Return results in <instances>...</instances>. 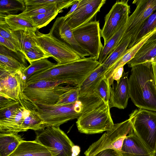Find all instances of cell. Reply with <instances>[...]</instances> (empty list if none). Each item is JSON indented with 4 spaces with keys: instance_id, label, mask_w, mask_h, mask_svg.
<instances>
[{
    "instance_id": "cell-1",
    "label": "cell",
    "mask_w": 156,
    "mask_h": 156,
    "mask_svg": "<svg viewBox=\"0 0 156 156\" xmlns=\"http://www.w3.org/2000/svg\"><path fill=\"white\" fill-rule=\"evenodd\" d=\"M131 68L128 83L132 101L139 108L156 112V87L152 62Z\"/></svg>"
},
{
    "instance_id": "cell-2",
    "label": "cell",
    "mask_w": 156,
    "mask_h": 156,
    "mask_svg": "<svg viewBox=\"0 0 156 156\" xmlns=\"http://www.w3.org/2000/svg\"><path fill=\"white\" fill-rule=\"evenodd\" d=\"M62 81L39 80L25 86L23 91L24 101L31 105L55 104L61 97L73 87Z\"/></svg>"
},
{
    "instance_id": "cell-3",
    "label": "cell",
    "mask_w": 156,
    "mask_h": 156,
    "mask_svg": "<svg viewBox=\"0 0 156 156\" xmlns=\"http://www.w3.org/2000/svg\"><path fill=\"white\" fill-rule=\"evenodd\" d=\"M45 125L59 127L69 121L77 119L85 109L82 98L74 104L65 105L33 104Z\"/></svg>"
},
{
    "instance_id": "cell-4",
    "label": "cell",
    "mask_w": 156,
    "mask_h": 156,
    "mask_svg": "<svg viewBox=\"0 0 156 156\" xmlns=\"http://www.w3.org/2000/svg\"><path fill=\"white\" fill-rule=\"evenodd\" d=\"M108 103L104 102L84 111L76 123L79 132L88 134L102 133L111 130L114 123Z\"/></svg>"
},
{
    "instance_id": "cell-5",
    "label": "cell",
    "mask_w": 156,
    "mask_h": 156,
    "mask_svg": "<svg viewBox=\"0 0 156 156\" xmlns=\"http://www.w3.org/2000/svg\"><path fill=\"white\" fill-rule=\"evenodd\" d=\"M39 131L36 132L35 140L48 148L52 156H79L80 147L59 127H48Z\"/></svg>"
},
{
    "instance_id": "cell-6",
    "label": "cell",
    "mask_w": 156,
    "mask_h": 156,
    "mask_svg": "<svg viewBox=\"0 0 156 156\" xmlns=\"http://www.w3.org/2000/svg\"><path fill=\"white\" fill-rule=\"evenodd\" d=\"M133 132V125L129 118L114 124L113 128L106 131L98 140L92 144L84 154L86 156H93L100 151L107 149L121 151L125 138Z\"/></svg>"
},
{
    "instance_id": "cell-7",
    "label": "cell",
    "mask_w": 156,
    "mask_h": 156,
    "mask_svg": "<svg viewBox=\"0 0 156 156\" xmlns=\"http://www.w3.org/2000/svg\"><path fill=\"white\" fill-rule=\"evenodd\" d=\"M136 7L128 18L122 40L130 39L127 49L134 46L135 41L144 23L156 11V0H136Z\"/></svg>"
},
{
    "instance_id": "cell-8",
    "label": "cell",
    "mask_w": 156,
    "mask_h": 156,
    "mask_svg": "<svg viewBox=\"0 0 156 156\" xmlns=\"http://www.w3.org/2000/svg\"><path fill=\"white\" fill-rule=\"evenodd\" d=\"M133 131L154 152L156 139V112L140 109L129 115Z\"/></svg>"
},
{
    "instance_id": "cell-9",
    "label": "cell",
    "mask_w": 156,
    "mask_h": 156,
    "mask_svg": "<svg viewBox=\"0 0 156 156\" xmlns=\"http://www.w3.org/2000/svg\"><path fill=\"white\" fill-rule=\"evenodd\" d=\"M35 34V40L37 45L50 55L57 64H65L81 58L65 44L50 32L44 34L37 29Z\"/></svg>"
},
{
    "instance_id": "cell-10",
    "label": "cell",
    "mask_w": 156,
    "mask_h": 156,
    "mask_svg": "<svg viewBox=\"0 0 156 156\" xmlns=\"http://www.w3.org/2000/svg\"><path fill=\"white\" fill-rule=\"evenodd\" d=\"M72 30L80 47L90 57L98 60L103 46L101 41L99 21H91Z\"/></svg>"
},
{
    "instance_id": "cell-11",
    "label": "cell",
    "mask_w": 156,
    "mask_h": 156,
    "mask_svg": "<svg viewBox=\"0 0 156 156\" xmlns=\"http://www.w3.org/2000/svg\"><path fill=\"white\" fill-rule=\"evenodd\" d=\"M128 2L125 0L116 1L106 15L105 23L101 31L104 44L126 23L130 12Z\"/></svg>"
},
{
    "instance_id": "cell-12",
    "label": "cell",
    "mask_w": 156,
    "mask_h": 156,
    "mask_svg": "<svg viewBox=\"0 0 156 156\" xmlns=\"http://www.w3.org/2000/svg\"><path fill=\"white\" fill-rule=\"evenodd\" d=\"M26 81L22 72L11 73L0 69V96L16 101H23Z\"/></svg>"
},
{
    "instance_id": "cell-13",
    "label": "cell",
    "mask_w": 156,
    "mask_h": 156,
    "mask_svg": "<svg viewBox=\"0 0 156 156\" xmlns=\"http://www.w3.org/2000/svg\"><path fill=\"white\" fill-rule=\"evenodd\" d=\"M106 0H80L76 10L64 17L67 24L73 30L90 21L99 12Z\"/></svg>"
},
{
    "instance_id": "cell-14",
    "label": "cell",
    "mask_w": 156,
    "mask_h": 156,
    "mask_svg": "<svg viewBox=\"0 0 156 156\" xmlns=\"http://www.w3.org/2000/svg\"><path fill=\"white\" fill-rule=\"evenodd\" d=\"M49 32L67 45L81 58L90 56L82 49L75 39L73 30L66 22L64 16L58 17Z\"/></svg>"
},
{
    "instance_id": "cell-15",
    "label": "cell",
    "mask_w": 156,
    "mask_h": 156,
    "mask_svg": "<svg viewBox=\"0 0 156 156\" xmlns=\"http://www.w3.org/2000/svg\"><path fill=\"white\" fill-rule=\"evenodd\" d=\"M129 72H123L119 81L110 86L108 104L110 108L115 107L124 109L127 105L130 98L128 83Z\"/></svg>"
},
{
    "instance_id": "cell-16",
    "label": "cell",
    "mask_w": 156,
    "mask_h": 156,
    "mask_svg": "<svg viewBox=\"0 0 156 156\" xmlns=\"http://www.w3.org/2000/svg\"><path fill=\"white\" fill-rule=\"evenodd\" d=\"M121 152L123 156H154L151 150L134 131L126 137Z\"/></svg>"
},
{
    "instance_id": "cell-17",
    "label": "cell",
    "mask_w": 156,
    "mask_h": 156,
    "mask_svg": "<svg viewBox=\"0 0 156 156\" xmlns=\"http://www.w3.org/2000/svg\"><path fill=\"white\" fill-rule=\"evenodd\" d=\"M9 156H52L50 151L34 140H23Z\"/></svg>"
},
{
    "instance_id": "cell-18",
    "label": "cell",
    "mask_w": 156,
    "mask_h": 156,
    "mask_svg": "<svg viewBox=\"0 0 156 156\" xmlns=\"http://www.w3.org/2000/svg\"><path fill=\"white\" fill-rule=\"evenodd\" d=\"M20 103L21 106L14 116L0 119V133L17 134L20 132H24L22 126L26 108L22 102Z\"/></svg>"
},
{
    "instance_id": "cell-19",
    "label": "cell",
    "mask_w": 156,
    "mask_h": 156,
    "mask_svg": "<svg viewBox=\"0 0 156 156\" xmlns=\"http://www.w3.org/2000/svg\"><path fill=\"white\" fill-rule=\"evenodd\" d=\"M107 71L101 64L91 73L78 86L80 96L94 94L98 86L105 76Z\"/></svg>"
},
{
    "instance_id": "cell-20",
    "label": "cell",
    "mask_w": 156,
    "mask_h": 156,
    "mask_svg": "<svg viewBox=\"0 0 156 156\" xmlns=\"http://www.w3.org/2000/svg\"><path fill=\"white\" fill-rule=\"evenodd\" d=\"M148 62H156V40L147 41L127 64L129 67Z\"/></svg>"
},
{
    "instance_id": "cell-21",
    "label": "cell",
    "mask_w": 156,
    "mask_h": 156,
    "mask_svg": "<svg viewBox=\"0 0 156 156\" xmlns=\"http://www.w3.org/2000/svg\"><path fill=\"white\" fill-rule=\"evenodd\" d=\"M24 106L26 108L22 126L24 132L29 129L41 131L45 129V125L35 108Z\"/></svg>"
},
{
    "instance_id": "cell-22",
    "label": "cell",
    "mask_w": 156,
    "mask_h": 156,
    "mask_svg": "<svg viewBox=\"0 0 156 156\" xmlns=\"http://www.w3.org/2000/svg\"><path fill=\"white\" fill-rule=\"evenodd\" d=\"M23 140L18 133H0V156H9Z\"/></svg>"
},
{
    "instance_id": "cell-23",
    "label": "cell",
    "mask_w": 156,
    "mask_h": 156,
    "mask_svg": "<svg viewBox=\"0 0 156 156\" xmlns=\"http://www.w3.org/2000/svg\"><path fill=\"white\" fill-rule=\"evenodd\" d=\"M126 24L122 26L107 43L104 44L98 60L101 64L113 51L122 40Z\"/></svg>"
},
{
    "instance_id": "cell-24",
    "label": "cell",
    "mask_w": 156,
    "mask_h": 156,
    "mask_svg": "<svg viewBox=\"0 0 156 156\" xmlns=\"http://www.w3.org/2000/svg\"><path fill=\"white\" fill-rule=\"evenodd\" d=\"M37 28L28 29L13 32L20 42L23 54L31 48L38 46L35 40V32Z\"/></svg>"
},
{
    "instance_id": "cell-25",
    "label": "cell",
    "mask_w": 156,
    "mask_h": 156,
    "mask_svg": "<svg viewBox=\"0 0 156 156\" xmlns=\"http://www.w3.org/2000/svg\"><path fill=\"white\" fill-rule=\"evenodd\" d=\"M156 33V29H155L146 36L138 43L129 49L126 53L108 69L107 71L108 74L109 75H111L114 70L119 67L124 66L125 64L130 61L135 56L142 46Z\"/></svg>"
},
{
    "instance_id": "cell-26",
    "label": "cell",
    "mask_w": 156,
    "mask_h": 156,
    "mask_svg": "<svg viewBox=\"0 0 156 156\" xmlns=\"http://www.w3.org/2000/svg\"><path fill=\"white\" fill-rule=\"evenodd\" d=\"M9 28L13 32L24 30L27 28H37L27 19L19 16L17 14L7 15H0Z\"/></svg>"
},
{
    "instance_id": "cell-27",
    "label": "cell",
    "mask_w": 156,
    "mask_h": 156,
    "mask_svg": "<svg viewBox=\"0 0 156 156\" xmlns=\"http://www.w3.org/2000/svg\"><path fill=\"white\" fill-rule=\"evenodd\" d=\"M27 67L14 57L0 54V69L11 73L23 72Z\"/></svg>"
},
{
    "instance_id": "cell-28",
    "label": "cell",
    "mask_w": 156,
    "mask_h": 156,
    "mask_svg": "<svg viewBox=\"0 0 156 156\" xmlns=\"http://www.w3.org/2000/svg\"><path fill=\"white\" fill-rule=\"evenodd\" d=\"M129 42V38L122 40L115 49L101 65L108 70L110 68L128 51L127 48Z\"/></svg>"
},
{
    "instance_id": "cell-29",
    "label": "cell",
    "mask_w": 156,
    "mask_h": 156,
    "mask_svg": "<svg viewBox=\"0 0 156 156\" xmlns=\"http://www.w3.org/2000/svg\"><path fill=\"white\" fill-rule=\"evenodd\" d=\"M0 119L14 116L21 106L19 101H16L0 96Z\"/></svg>"
},
{
    "instance_id": "cell-30",
    "label": "cell",
    "mask_w": 156,
    "mask_h": 156,
    "mask_svg": "<svg viewBox=\"0 0 156 156\" xmlns=\"http://www.w3.org/2000/svg\"><path fill=\"white\" fill-rule=\"evenodd\" d=\"M26 8L24 0H1L0 1V15L15 14Z\"/></svg>"
},
{
    "instance_id": "cell-31",
    "label": "cell",
    "mask_w": 156,
    "mask_h": 156,
    "mask_svg": "<svg viewBox=\"0 0 156 156\" xmlns=\"http://www.w3.org/2000/svg\"><path fill=\"white\" fill-rule=\"evenodd\" d=\"M55 64L47 58H44L32 62L23 72L26 81L35 73L45 70L54 66Z\"/></svg>"
},
{
    "instance_id": "cell-32",
    "label": "cell",
    "mask_w": 156,
    "mask_h": 156,
    "mask_svg": "<svg viewBox=\"0 0 156 156\" xmlns=\"http://www.w3.org/2000/svg\"><path fill=\"white\" fill-rule=\"evenodd\" d=\"M60 12V11H58L24 18L27 19L36 27L39 29L47 26Z\"/></svg>"
},
{
    "instance_id": "cell-33",
    "label": "cell",
    "mask_w": 156,
    "mask_h": 156,
    "mask_svg": "<svg viewBox=\"0 0 156 156\" xmlns=\"http://www.w3.org/2000/svg\"><path fill=\"white\" fill-rule=\"evenodd\" d=\"M156 28V11L152 13L144 23L135 41L134 45L138 43L146 36Z\"/></svg>"
},
{
    "instance_id": "cell-34",
    "label": "cell",
    "mask_w": 156,
    "mask_h": 156,
    "mask_svg": "<svg viewBox=\"0 0 156 156\" xmlns=\"http://www.w3.org/2000/svg\"><path fill=\"white\" fill-rule=\"evenodd\" d=\"M0 35L13 43L19 51L22 53L20 44L18 38L1 18L0 19Z\"/></svg>"
},
{
    "instance_id": "cell-35",
    "label": "cell",
    "mask_w": 156,
    "mask_h": 156,
    "mask_svg": "<svg viewBox=\"0 0 156 156\" xmlns=\"http://www.w3.org/2000/svg\"><path fill=\"white\" fill-rule=\"evenodd\" d=\"M110 86L109 80L105 76L94 91V93L106 103H108Z\"/></svg>"
},
{
    "instance_id": "cell-36",
    "label": "cell",
    "mask_w": 156,
    "mask_h": 156,
    "mask_svg": "<svg viewBox=\"0 0 156 156\" xmlns=\"http://www.w3.org/2000/svg\"><path fill=\"white\" fill-rule=\"evenodd\" d=\"M79 97L78 86L74 87L62 95L56 104L65 105L74 104L79 101Z\"/></svg>"
},
{
    "instance_id": "cell-37",
    "label": "cell",
    "mask_w": 156,
    "mask_h": 156,
    "mask_svg": "<svg viewBox=\"0 0 156 156\" xmlns=\"http://www.w3.org/2000/svg\"><path fill=\"white\" fill-rule=\"evenodd\" d=\"M23 55L30 64L35 61L51 57L50 55L38 46L26 51Z\"/></svg>"
},
{
    "instance_id": "cell-38",
    "label": "cell",
    "mask_w": 156,
    "mask_h": 156,
    "mask_svg": "<svg viewBox=\"0 0 156 156\" xmlns=\"http://www.w3.org/2000/svg\"><path fill=\"white\" fill-rule=\"evenodd\" d=\"M26 7H36L45 6L62 2L63 0H24Z\"/></svg>"
},
{
    "instance_id": "cell-39",
    "label": "cell",
    "mask_w": 156,
    "mask_h": 156,
    "mask_svg": "<svg viewBox=\"0 0 156 156\" xmlns=\"http://www.w3.org/2000/svg\"><path fill=\"white\" fill-rule=\"evenodd\" d=\"M124 72V66L119 67L113 71L109 79V83L111 86L113 84V81L115 80L118 83L122 76Z\"/></svg>"
},
{
    "instance_id": "cell-40",
    "label": "cell",
    "mask_w": 156,
    "mask_h": 156,
    "mask_svg": "<svg viewBox=\"0 0 156 156\" xmlns=\"http://www.w3.org/2000/svg\"><path fill=\"white\" fill-rule=\"evenodd\" d=\"M0 44L12 51L16 53H20L13 43L0 35Z\"/></svg>"
},
{
    "instance_id": "cell-41",
    "label": "cell",
    "mask_w": 156,
    "mask_h": 156,
    "mask_svg": "<svg viewBox=\"0 0 156 156\" xmlns=\"http://www.w3.org/2000/svg\"><path fill=\"white\" fill-rule=\"evenodd\" d=\"M93 156H123L121 151L107 149L98 152Z\"/></svg>"
},
{
    "instance_id": "cell-42",
    "label": "cell",
    "mask_w": 156,
    "mask_h": 156,
    "mask_svg": "<svg viewBox=\"0 0 156 156\" xmlns=\"http://www.w3.org/2000/svg\"><path fill=\"white\" fill-rule=\"evenodd\" d=\"M80 0H75L69 12L65 15V17H67L72 13L76 9L79 3Z\"/></svg>"
},
{
    "instance_id": "cell-43",
    "label": "cell",
    "mask_w": 156,
    "mask_h": 156,
    "mask_svg": "<svg viewBox=\"0 0 156 156\" xmlns=\"http://www.w3.org/2000/svg\"><path fill=\"white\" fill-rule=\"evenodd\" d=\"M153 69L154 80L156 87V62H152Z\"/></svg>"
},
{
    "instance_id": "cell-44",
    "label": "cell",
    "mask_w": 156,
    "mask_h": 156,
    "mask_svg": "<svg viewBox=\"0 0 156 156\" xmlns=\"http://www.w3.org/2000/svg\"><path fill=\"white\" fill-rule=\"evenodd\" d=\"M156 40V33L153 35L147 41H150Z\"/></svg>"
},
{
    "instance_id": "cell-45",
    "label": "cell",
    "mask_w": 156,
    "mask_h": 156,
    "mask_svg": "<svg viewBox=\"0 0 156 156\" xmlns=\"http://www.w3.org/2000/svg\"><path fill=\"white\" fill-rule=\"evenodd\" d=\"M154 153H155V154L156 155V142H155V149H154Z\"/></svg>"
},
{
    "instance_id": "cell-46",
    "label": "cell",
    "mask_w": 156,
    "mask_h": 156,
    "mask_svg": "<svg viewBox=\"0 0 156 156\" xmlns=\"http://www.w3.org/2000/svg\"></svg>"
}]
</instances>
